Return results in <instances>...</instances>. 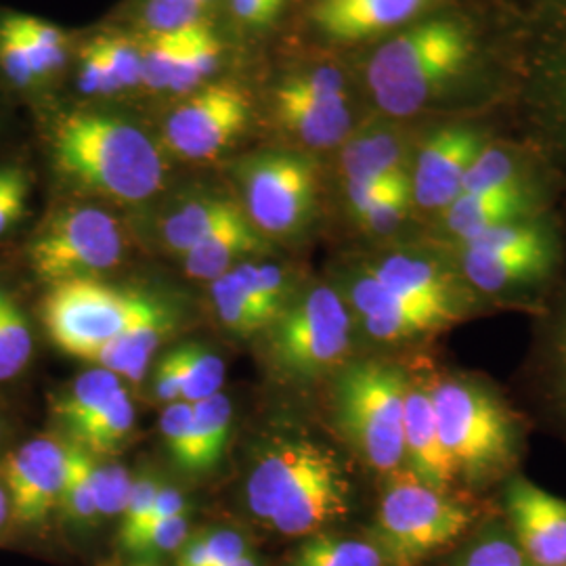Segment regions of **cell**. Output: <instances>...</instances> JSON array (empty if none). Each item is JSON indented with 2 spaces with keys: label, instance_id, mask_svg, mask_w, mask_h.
<instances>
[{
  "label": "cell",
  "instance_id": "8d00e7d4",
  "mask_svg": "<svg viewBox=\"0 0 566 566\" xmlns=\"http://www.w3.org/2000/svg\"><path fill=\"white\" fill-rule=\"evenodd\" d=\"M252 549L240 531L210 528L187 537L179 549L177 566H229Z\"/></svg>",
  "mask_w": 566,
  "mask_h": 566
},
{
  "label": "cell",
  "instance_id": "1f68e13d",
  "mask_svg": "<svg viewBox=\"0 0 566 566\" xmlns=\"http://www.w3.org/2000/svg\"><path fill=\"white\" fill-rule=\"evenodd\" d=\"M32 350L28 317L13 294L0 285V382L20 376L32 359Z\"/></svg>",
  "mask_w": 566,
  "mask_h": 566
},
{
  "label": "cell",
  "instance_id": "11a10c76",
  "mask_svg": "<svg viewBox=\"0 0 566 566\" xmlns=\"http://www.w3.org/2000/svg\"><path fill=\"white\" fill-rule=\"evenodd\" d=\"M556 350H558V365H560V374H563V380H565L566 385V322L565 327H563V332H560V336H558V346H556Z\"/></svg>",
  "mask_w": 566,
  "mask_h": 566
},
{
  "label": "cell",
  "instance_id": "816d5d0a",
  "mask_svg": "<svg viewBox=\"0 0 566 566\" xmlns=\"http://www.w3.org/2000/svg\"><path fill=\"white\" fill-rule=\"evenodd\" d=\"M151 390L158 401L170 405L182 401V359L181 350L172 348L164 355L154 369Z\"/></svg>",
  "mask_w": 566,
  "mask_h": 566
},
{
  "label": "cell",
  "instance_id": "83f0119b",
  "mask_svg": "<svg viewBox=\"0 0 566 566\" xmlns=\"http://www.w3.org/2000/svg\"><path fill=\"white\" fill-rule=\"evenodd\" d=\"M231 426L233 405L223 392L203 399L200 403H193L191 472H206L219 464L231 437Z\"/></svg>",
  "mask_w": 566,
  "mask_h": 566
},
{
  "label": "cell",
  "instance_id": "e575fe53",
  "mask_svg": "<svg viewBox=\"0 0 566 566\" xmlns=\"http://www.w3.org/2000/svg\"><path fill=\"white\" fill-rule=\"evenodd\" d=\"M95 458L76 443H67V474L63 485L61 506L70 523L76 526H91L99 523L95 486H93Z\"/></svg>",
  "mask_w": 566,
  "mask_h": 566
},
{
  "label": "cell",
  "instance_id": "d6a6232c",
  "mask_svg": "<svg viewBox=\"0 0 566 566\" xmlns=\"http://www.w3.org/2000/svg\"><path fill=\"white\" fill-rule=\"evenodd\" d=\"M221 55H223V44L214 34V30L206 21L198 23L185 46V53L175 72V78L170 82L168 93L185 95V93L198 91L219 70Z\"/></svg>",
  "mask_w": 566,
  "mask_h": 566
},
{
  "label": "cell",
  "instance_id": "7dc6e473",
  "mask_svg": "<svg viewBox=\"0 0 566 566\" xmlns=\"http://www.w3.org/2000/svg\"><path fill=\"white\" fill-rule=\"evenodd\" d=\"M191 424H193V405L185 403V401L166 405L163 418H160L164 441H166L172 460L187 472H191V458H193Z\"/></svg>",
  "mask_w": 566,
  "mask_h": 566
},
{
  "label": "cell",
  "instance_id": "5bb4252c",
  "mask_svg": "<svg viewBox=\"0 0 566 566\" xmlns=\"http://www.w3.org/2000/svg\"><path fill=\"white\" fill-rule=\"evenodd\" d=\"M507 531L535 566H566V502L525 479L506 489Z\"/></svg>",
  "mask_w": 566,
  "mask_h": 566
},
{
  "label": "cell",
  "instance_id": "681fc988",
  "mask_svg": "<svg viewBox=\"0 0 566 566\" xmlns=\"http://www.w3.org/2000/svg\"><path fill=\"white\" fill-rule=\"evenodd\" d=\"M0 72L20 91H32L42 84L28 51L2 20H0Z\"/></svg>",
  "mask_w": 566,
  "mask_h": 566
},
{
  "label": "cell",
  "instance_id": "7c38bea8",
  "mask_svg": "<svg viewBox=\"0 0 566 566\" xmlns=\"http://www.w3.org/2000/svg\"><path fill=\"white\" fill-rule=\"evenodd\" d=\"M248 124L250 99L238 84H203L170 112L164 147L187 163L212 160L242 137Z\"/></svg>",
  "mask_w": 566,
  "mask_h": 566
},
{
  "label": "cell",
  "instance_id": "f5cc1de1",
  "mask_svg": "<svg viewBox=\"0 0 566 566\" xmlns=\"http://www.w3.org/2000/svg\"><path fill=\"white\" fill-rule=\"evenodd\" d=\"M283 2L285 0H231V7L238 20L248 25L263 28L277 20V15L282 13Z\"/></svg>",
  "mask_w": 566,
  "mask_h": 566
},
{
  "label": "cell",
  "instance_id": "30bf717a",
  "mask_svg": "<svg viewBox=\"0 0 566 566\" xmlns=\"http://www.w3.org/2000/svg\"><path fill=\"white\" fill-rule=\"evenodd\" d=\"M147 294L116 290L99 280L55 283L44 298V325L65 355L91 361L139 315Z\"/></svg>",
  "mask_w": 566,
  "mask_h": 566
},
{
  "label": "cell",
  "instance_id": "e0dca14e",
  "mask_svg": "<svg viewBox=\"0 0 566 566\" xmlns=\"http://www.w3.org/2000/svg\"><path fill=\"white\" fill-rule=\"evenodd\" d=\"M403 449L409 472L426 485L449 491L455 472L439 434L430 392L411 382L405 392Z\"/></svg>",
  "mask_w": 566,
  "mask_h": 566
},
{
  "label": "cell",
  "instance_id": "d4e9b609",
  "mask_svg": "<svg viewBox=\"0 0 566 566\" xmlns=\"http://www.w3.org/2000/svg\"><path fill=\"white\" fill-rule=\"evenodd\" d=\"M552 259L544 256H495L462 250V271L468 282L483 294H500L510 287L535 282L549 271Z\"/></svg>",
  "mask_w": 566,
  "mask_h": 566
},
{
  "label": "cell",
  "instance_id": "ee69618b",
  "mask_svg": "<svg viewBox=\"0 0 566 566\" xmlns=\"http://www.w3.org/2000/svg\"><path fill=\"white\" fill-rule=\"evenodd\" d=\"M160 485L163 483H158L154 476H142L133 481L126 506L122 510L120 526H118V544L124 552H128L130 546L139 539L145 523L151 514Z\"/></svg>",
  "mask_w": 566,
  "mask_h": 566
},
{
  "label": "cell",
  "instance_id": "60d3db41",
  "mask_svg": "<svg viewBox=\"0 0 566 566\" xmlns=\"http://www.w3.org/2000/svg\"><path fill=\"white\" fill-rule=\"evenodd\" d=\"M523 187L514 158L497 147H489L476 156L465 172L462 193H489Z\"/></svg>",
  "mask_w": 566,
  "mask_h": 566
},
{
  "label": "cell",
  "instance_id": "6f0895ef",
  "mask_svg": "<svg viewBox=\"0 0 566 566\" xmlns=\"http://www.w3.org/2000/svg\"><path fill=\"white\" fill-rule=\"evenodd\" d=\"M124 566H158V565H151V563H133V565H124Z\"/></svg>",
  "mask_w": 566,
  "mask_h": 566
},
{
  "label": "cell",
  "instance_id": "f35d334b",
  "mask_svg": "<svg viewBox=\"0 0 566 566\" xmlns=\"http://www.w3.org/2000/svg\"><path fill=\"white\" fill-rule=\"evenodd\" d=\"M455 566H535L504 526H491L474 535L460 552Z\"/></svg>",
  "mask_w": 566,
  "mask_h": 566
},
{
  "label": "cell",
  "instance_id": "ac0fdd59",
  "mask_svg": "<svg viewBox=\"0 0 566 566\" xmlns=\"http://www.w3.org/2000/svg\"><path fill=\"white\" fill-rule=\"evenodd\" d=\"M432 0H319L313 20L325 36L336 41H364L399 28Z\"/></svg>",
  "mask_w": 566,
  "mask_h": 566
},
{
  "label": "cell",
  "instance_id": "ffe728a7",
  "mask_svg": "<svg viewBox=\"0 0 566 566\" xmlns=\"http://www.w3.org/2000/svg\"><path fill=\"white\" fill-rule=\"evenodd\" d=\"M367 271L395 294L413 303L434 306L460 319V296L455 283L451 282L441 264L420 254L397 252L367 266Z\"/></svg>",
  "mask_w": 566,
  "mask_h": 566
},
{
  "label": "cell",
  "instance_id": "4316f807",
  "mask_svg": "<svg viewBox=\"0 0 566 566\" xmlns=\"http://www.w3.org/2000/svg\"><path fill=\"white\" fill-rule=\"evenodd\" d=\"M122 388L120 378L103 367H93L76 378L53 403V413L70 432V439Z\"/></svg>",
  "mask_w": 566,
  "mask_h": 566
},
{
  "label": "cell",
  "instance_id": "9f6ffc18",
  "mask_svg": "<svg viewBox=\"0 0 566 566\" xmlns=\"http://www.w3.org/2000/svg\"><path fill=\"white\" fill-rule=\"evenodd\" d=\"M229 566H261V560H259V556L254 554V549H248L245 554H242L240 558H235Z\"/></svg>",
  "mask_w": 566,
  "mask_h": 566
},
{
  "label": "cell",
  "instance_id": "9c48e42d",
  "mask_svg": "<svg viewBox=\"0 0 566 566\" xmlns=\"http://www.w3.org/2000/svg\"><path fill=\"white\" fill-rule=\"evenodd\" d=\"M242 208L250 223L269 238L296 235L317 203V168L292 151H263L235 164Z\"/></svg>",
  "mask_w": 566,
  "mask_h": 566
},
{
  "label": "cell",
  "instance_id": "d6986e66",
  "mask_svg": "<svg viewBox=\"0 0 566 566\" xmlns=\"http://www.w3.org/2000/svg\"><path fill=\"white\" fill-rule=\"evenodd\" d=\"M172 324L175 317L170 308L163 301L147 296L139 315L112 343L105 344L99 353H95L91 357V364L109 369L116 376H124L133 382H139L158 346L170 334Z\"/></svg>",
  "mask_w": 566,
  "mask_h": 566
},
{
  "label": "cell",
  "instance_id": "7bdbcfd3",
  "mask_svg": "<svg viewBox=\"0 0 566 566\" xmlns=\"http://www.w3.org/2000/svg\"><path fill=\"white\" fill-rule=\"evenodd\" d=\"M212 0H145L143 21L147 32L182 30L202 23Z\"/></svg>",
  "mask_w": 566,
  "mask_h": 566
},
{
  "label": "cell",
  "instance_id": "f6af8a7d",
  "mask_svg": "<svg viewBox=\"0 0 566 566\" xmlns=\"http://www.w3.org/2000/svg\"><path fill=\"white\" fill-rule=\"evenodd\" d=\"M97 42L102 46L105 63L118 82L120 91L142 86L143 61L139 41L114 34V36H99Z\"/></svg>",
  "mask_w": 566,
  "mask_h": 566
},
{
  "label": "cell",
  "instance_id": "7a4b0ae2",
  "mask_svg": "<svg viewBox=\"0 0 566 566\" xmlns=\"http://www.w3.org/2000/svg\"><path fill=\"white\" fill-rule=\"evenodd\" d=\"M55 168L78 189L122 203L149 200L166 177L163 149L142 126L103 112H72L51 133Z\"/></svg>",
  "mask_w": 566,
  "mask_h": 566
},
{
  "label": "cell",
  "instance_id": "ba28073f",
  "mask_svg": "<svg viewBox=\"0 0 566 566\" xmlns=\"http://www.w3.org/2000/svg\"><path fill=\"white\" fill-rule=\"evenodd\" d=\"M30 264L41 282L97 280L124 256L118 221L95 206H70L55 212L30 243Z\"/></svg>",
  "mask_w": 566,
  "mask_h": 566
},
{
  "label": "cell",
  "instance_id": "f546056e",
  "mask_svg": "<svg viewBox=\"0 0 566 566\" xmlns=\"http://www.w3.org/2000/svg\"><path fill=\"white\" fill-rule=\"evenodd\" d=\"M2 21L20 39L36 67L42 84L63 70L67 61V39L57 25L32 15H7Z\"/></svg>",
  "mask_w": 566,
  "mask_h": 566
},
{
  "label": "cell",
  "instance_id": "db71d44e",
  "mask_svg": "<svg viewBox=\"0 0 566 566\" xmlns=\"http://www.w3.org/2000/svg\"><path fill=\"white\" fill-rule=\"evenodd\" d=\"M11 521V502L7 495V489L0 483V533L4 531V526Z\"/></svg>",
  "mask_w": 566,
  "mask_h": 566
},
{
  "label": "cell",
  "instance_id": "9a60e30c",
  "mask_svg": "<svg viewBox=\"0 0 566 566\" xmlns=\"http://www.w3.org/2000/svg\"><path fill=\"white\" fill-rule=\"evenodd\" d=\"M348 296L365 332L378 343L411 340L458 322L446 311L395 294L367 269L353 280Z\"/></svg>",
  "mask_w": 566,
  "mask_h": 566
},
{
  "label": "cell",
  "instance_id": "277c9868",
  "mask_svg": "<svg viewBox=\"0 0 566 566\" xmlns=\"http://www.w3.org/2000/svg\"><path fill=\"white\" fill-rule=\"evenodd\" d=\"M428 392L455 476L481 485L514 464L516 422L495 392L458 376L434 382Z\"/></svg>",
  "mask_w": 566,
  "mask_h": 566
},
{
  "label": "cell",
  "instance_id": "8fae6325",
  "mask_svg": "<svg viewBox=\"0 0 566 566\" xmlns=\"http://www.w3.org/2000/svg\"><path fill=\"white\" fill-rule=\"evenodd\" d=\"M271 103L283 133L311 149L343 143L353 126L346 82L336 67L304 70L283 78Z\"/></svg>",
  "mask_w": 566,
  "mask_h": 566
},
{
  "label": "cell",
  "instance_id": "680465c9",
  "mask_svg": "<svg viewBox=\"0 0 566 566\" xmlns=\"http://www.w3.org/2000/svg\"><path fill=\"white\" fill-rule=\"evenodd\" d=\"M0 441H2V430H0Z\"/></svg>",
  "mask_w": 566,
  "mask_h": 566
},
{
  "label": "cell",
  "instance_id": "d590c367",
  "mask_svg": "<svg viewBox=\"0 0 566 566\" xmlns=\"http://www.w3.org/2000/svg\"><path fill=\"white\" fill-rule=\"evenodd\" d=\"M182 359V401L193 405L221 392L223 359L202 344L179 346Z\"/></svg>",
  "mask_w": 566,
  "mask_h": 566
},
{
  "label": "cell",
  "instance_id": "6da1fadb",
  "mask_svg": "<svg viewBox=\"0 0 566 566\" xmlns=\"http://www.w3.org/2000/svg\"><path fill=\"white\" fill-rule=\"evenodd\" d=\"M245 497L250 512L285 537H308L346 518L353 486L340 460L308 439H280L252 468Z\"/></svg>",
  "mask_w": 566,
  "mask_h": 566
},
{
  "label": "cell",
  "instance_id": "c3c4849f",
  "mask_svg": "<svg viewBox=\"0 0 566 566\" xmlns=\"http://www.w3.org/2000/svg\"><path fill=\"white\" fill-rule=\"evenodd\" d=\"M30 179L11 164L0 166V238L20 223L28 210Z\"/></svg>",
  "mask_w": 566,
  "mask_h": 566
},
{
  "label": "cell",
  "instance_id": "836d02e7",
  "mask_svg": "<svg viewBox=\"0 0 566 566\" xmlns=\"http://www.w3.org/2000/svg\"><path fill=\"white\" fill-rule=\"evenodd\" d=\"M196 25H189L182 30H168V32H147V36L139 42L143 61L142 86L156 93H168L170 82L175 78V72L185 53V46L191 39V32Z\"/></svg>",
  "mask_w": 566,
  "mask_h": 566
},
{
  "label": "cell",
  "instance_id": "ab89813d",
  "mask_svg": "<svg viewBox=\"0 0 566 566\" xmlns=\"http://www.w3.org/2000/svg\"><path fill=\"white\" fill-rule=\"evenodd\" d=\"M411 200V181L407 172H401L386 182L385 189L355 219L371 233H390L403 223Z\"/></svg>",
  "mask_w": 566,
  "mask_h": 566
},
{
  "label": "cell",
  "instance_id": "44dd1931",
  "mask_svg": "<svg viewBox=\"0 0 566 566\" xmlns=\"http://www.w3.org/2000/svg\"><path fill=\"white\" fill-rule=\"evenodd\" d=\"M264 245L263 233L250 223L242 208L235 217H231L182 256L185 273L193 280L214 282L233 266L245 263V256L263 252Z\"/></svg>",
  "mask_w": 566,
  "mask_h": 566
},
{
  "label": "cell",
  "instance_id": "f907efd6",
  "mask_svg": "<svg viewBox=\"0 0 566 566\" xmlns=\"http://www.w3.org/2000/svg\"><path fill=\"white\" fill-rule=\"evenodd\" d=\"M78 86L84 95H91V97H105L120 91L118 82L105 63L97 39L82 49Z\"/></svg>",
  "mask_w": 566,
  "mask_h": 566
},
{
  "label": "cell",
  "instance_id": "52a82bcc",
  "mask_svg": "<svg viewBox=\"0 0 566 566\" xmlns=\"http://www.w3.org/2000/svg\"><path fill=\"white\" fill-rule=\"evenodd\" d=\"M350 340L353 315L329 285L306 290L269 327L271 357L294 378H315L343 364Z\"/></svg>",
  "mask_w": 566,
  "mask_h": 566
},
{
  "label": "cell",
  "instance_id": "603a6c76",
  "mask_svg": "<svg viewBox=\"0 0 566 566\" xmlns=\"http://www.w3.org/2000/svg\"><path fill=\"white\" fill-rule=\"evenodd\" d=\"M240 210V203L217 193L189 198L164 217L160 227L164 248L182 259Z\"/></svg>",
  "mask_w": 566,
  "mask_h": 566
},
{
  "label": "cell",
  "instance_id": "3957f363",
  "mask_svg": "<svg viewBox=\"0 0 566 566\" xmlns=\"http://www.w3.org/2000/svg\"><path fill=\"white\" fill-rule=\"evenodd\" d=\"M474 55L472 32L458 20H430L385 42L367 65L376 105L397 118L420 112Z\"/></svg>",
  "mask_w": 566,
  "mask_h": 566
},
{
  "label": "cell",
  "instance_id": "4dcf8cb0",
  "mask_svg": "<svg viewBox=\"0 0 566 566\" xmlns=\"http://www.w3.org/2000/svg\"><path fill=\"white\" fill-rule=\"evenodd\" d=\"M229 273L242 287L250 303L256 306L269 327L282 315L283 308L292 303V287L287 275L277 264L240 263Z\"/></svg>",
  "mask_w": 566,
  "mask_h": 566
},
{
  "label": "cell",
  "instance_id": "2e32d148",
  "mask_svg": "<svg viewBox=\"0 0 566 566\" xmlns=\"http://www.w3.org/2000/svg\"><path fill=\"white\" fill-rule=\"evenodd\" d=\"M483 151V142L468 128H446L422 145L411 181L413 202L424 210H446L464 187L465 172Z\"/></svg>",
  "mask_w": 566,
  "mask_h": 566
},
{
  "label": "cell",
  "instance_id": "b9f144b4",
  "mask_svg": "<svg viewBox=\"0 0 566 566\" xmlns=\"http://www.w3.org/2000/svg\"><path fill=\"white\" fill-rule=\"evenodd\" d=\"M189 537V514L182 512L177 516H170L158 525L149 526L142 535V539L130 547V556L135 558V563H151L156 565V560L166 554L179 552L182 544Z\"/></svg>",
  "mask_w": 566,
  "mask_h": 566
},
{
  "label": "cell",
  "instance_id": "7402d4cb",
  "mask_svg": "<svg viewBox=\"0 0 566 566\" xmlns=\"http://www.w3.org/2000/svg\"><path fill=\"white\" fill-rule=\"evenodd\" d=\"M526 206L525 187L489 193H460L458 200L443 210V221L447 231L462 243L497 224L521 221Z\"/></svg>",
  "mask_w": 566,
  "mask_h": 566
},
{
  "label": "cell",
  "instance_id": "5b68a950",
  "mask_svg": "<svg viewBox=\"0 0 566 566\" xmlns=\"http://www.w3.org/2000/svg\"><path fill=\"white\" fill-rule=\"evenodd\" d=\"M472 521L464 502L399 468L388 474L371 539L382 549L386 566H420L458 542Z\"/></svg>",
  "mask_w": 566,
  "mask_h": 566
},
{
  "label": "cell",
  "instance_id": "8992f818",
  "mask_svg": "<svg viewBox=\"0 0 566 566\" xmlns=\"http://www.w3.org/2000/svg\"><path fill=\"white\" fill-rule=\"evenodd\" d=\"M407 378L397 365L357 361L336 385V411L350 443L378 472H395L405 462L403 418Z\"/></svg>",
  "mask_w": 566,
  "mask_h": 566
},
{
  "label": "cell",
  "instance_id": "cb8c5ba5",
  "mask_svg": "<svg viewBox=\"0 0 566 566\" xmlns=\"http://www.w3.org/2000/svg\"><path fill=\"white\" fill-rule=\"evenodd\" d=\"M405 149L401 139L386 128H374L353 137L340 156L344 185L385 181L405 172Z\"/></svg>",
  "mask_w": 566,
  "mask_h": 566
},
{
  "label": "cell",
  "instance_id": "f1b7e54d",
  "mask_svg": "<svg viewBox=\"0 0 566 566\" xmlns=\"http://www.w3.org/2000/svg\"><path fill=\"white\" fill-rule=\"evenodd\" d=\"M135 428V405L122 386L112 401L99 409L81 430L72 443L86 449L91 455H112L120 449Z\"/></svg>",
  "mask_w": 566,
  "mask_h": 566
},
{
  "label": "cell",
  "instance_id": "4fadbf2b",
  "mask_svg": "<svg viewBox=\"0 0 566 566\" xmlns=\"http://www.w3.org/2000/svg\"><path fill=\"white\" fill-rule=\"evenodd\" d=\"M67 474V443L36 437L18 447L7 460L4 489L11 502V521L32 528L49 521L61 506Z\"/></svg>",
  "mask_w": 566,
  "mask_h": 566
},
{
  "label": "cell",
  "instance_id": "74e56055",
  "mask_svg": "<svg viewBox=\"0 0 566 566\" xmlns=\"http://www.w3.org/2000/svg\"><path fill=\"white\" fill-rule=\"evenodd\" d=\"M210 287H212V301H214L217 315L227 329L240 336H250L261 329H269L256 306L250 303V298L243 294L242 287L229 271L221 277H217L214 282H210Z\"/></svg>",
  "mask_w": 566,
  "mask_h": 566
},
{
  "label": "cell",
  "instance_id": "484cf974",
  "mask_svg": "<svg viewBox=\"0 0 566 566\" xmlns=\"http://www.w3.org/2000/svg\"><path fill=\"white\" fill-rule=\"evenodd\" d=\"M287 566H386V558L371 537L319 531L304 537Z\"/></svg>",
  "mask_w": 566,
  "mask_h": 566
},
{
  "label": "cell",
  "instance_id": "bcb514c9",
  "mask_svg": "<svg viewBox=\"0 0 566 566\" xmlns=\"http://www.w3.org/2000/svg\"><path fill=\"white\" fill-rule=\"evenodd\" d=\"M93 486H95V504L99 521L103 518H120L122 510L126 506L133 479L126 468L118 464L93 465Z\"/></svg>",
  "mask_w": 566,
  "mask_h": 566
}]
</instances>
